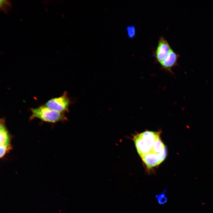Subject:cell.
I'll return each mask as SVG.
<instances>
[{
    "label": "cell",
    "instance_id": "8",
    "mask_svg": "<svg viewBox=\"0 0 213 213\" xmlns=\"http://www.w3.org/2000/svg\"><path fill=\"white\" fill-rule=\"evenodd\" d=\"M0 9L5 12H7L11 7L9 1L8 0H0Z\"/></svg>",
    "mask_w": 213,
    "mask_h": 213
},
{
    "label": "cell",
    "instance_id": "9",
    "mask_svg": "<svg viewBox=\"0 0 213 213\" xmlns=\"http://www.w3.org/2000/svg\"><path fill=\"white\" fill-rule=\"evenodd\" d=\"M128 35L130 38H134L136 34L135 29L134 26L130 25L128 26L127 28Z\"/></svg>",
    "mask_w": 213,
    "mask_h": 213
},
{
    "label": "cell",
    "instance_id": "7",
    "mask_svg": "<svg viewBox=\"0 0 213 213\" xmlns=\"http://www.w3.org/2000/svg\"><path fill=\"white\" fill-rule=\"evenodd\" d=\"M166 192L167 189H164L162 193L156 196V198L157 199L159 204H164L167 202V199L165 194Z\"/></svg>",
    "mask_w": 213,
    "mask_h": 213
},
{
    "label": "cell",
    "instance_id": "6",
    "mask_svg": "<svg viewBox=\"0 0 213 213\" xmlns=\"http://www.w3.org/2000/svg\"><path fill=\"white\" fill-rule=\"evenodd\" d=\"M179 56V54L172 49L167 56L160 64L163 69L172 72V68L178 64V60Z\"/></svg>",
    "mask_w": 213,
    "mask_h": 213
},
{
    "label": "cell",
    "instance_id": "3",
    "mask_svg": "<svg viewBox=\"0 0 213 213\" xmlns=\"http://www.w3.org/2000/svg\"><path fill=\"white\" fill-rule=\"evenodd\" d=\"M70 103L67 93L65 92L61 96L52 98L48 101L45 106L50 109L63 113L68 111Z\"/></svg>",
    "mask_w": 213,
    "mask_h": 213
},
{
    "label": "cell",
    "instance_id": "1",
    "mask_svg": "<svg viewBox=\"0 0 213 213\" xmlns=\"http://www.w3.org/2000/svg\"><path fill=\"white\" fill-rule=\"evenodd\" d=\"M161 132L146 130L134 135L133 140L140 157L155 154L156 143L160 138Z\"/></svg>",
    "mask_w": 213,
    "mask_h": 213
},
{
    "label": "cell",
    "instance_id": "2",
    "mask_svg": "<svg viewBox=\"0 0 213 213\" xmlns=\"http://www.w3.org/2000/svg\"><path fill=\"white\" fill-rule=\"evenodd\" d=\"M30 110L32 112L31 119L37 118L42 121L51 123H55L67 120L63 113L50 109L45 106L31 108Z\"/></svg>",
    "mask_w": 213,
    "mask_h": 213
},
{
    "label": "cell",
    "instance_id": "5",
    "mask_svg": "<svg viewBox=\"0 0 213 213\" xmlns=\"http://www.w3.org/2000/svg\"><path fill=\"white\" fill-rule=\"evenodd\" d=\"M167 41L163 36L159 38L155 52L156 60L160 63L167 56L172 50Z\"/></svg>",
    "mask_w": 213,
    "mask_h": 213
},
{
    "label": "cell",
    "instance_id": "4",
    "mask_svg": "<svg viewBox=\"0 0 213 213\" xmlns=\"http://www.w3.org/2000/svg\"><path fill=\"white\" fill-rule=\"evenodd\" d=\"M11 136L6 128L5 121L1 119L0 123V157L3 158L11 149Z\"/></svg>",
    "mask_w": 213,
    "mask_h": 213
}]
</instances>
